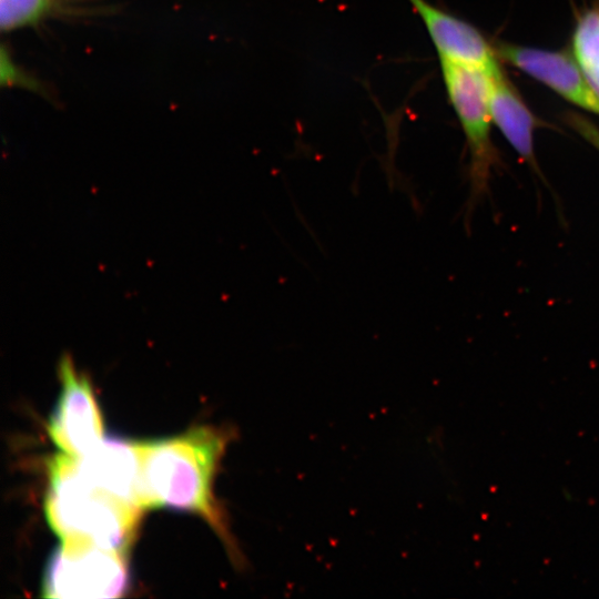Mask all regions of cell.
<instances>
[{
	"instance_id": "1",
	"label": "cell",
	"mask_w": 599,
	"mask_h": 599,
	"mask_svg": "<svg viewBox=\"0 0 599 599\" xmlns=\"http://www.w3.org/2000/svg\"><path fill=\"white\" fill-rule=\"evenodd\" d=\"M229 436L196 427L154 440H138L143 509L166 508L203 517L227 538L213 494L214 477Z\"/></svg>"
},
{
	"instance_id": "2",
	"label": "cell",
	"mask_w": 599,
	"mask_h": 599,
	"mask_svg": "<svg viewBox=\"0 0 599 599\" xmlns=\"http://www.w3.org/2000/svg\"><path fill=\"white\" fill-rule=\"evenodd\" d=\"M142 510L85 476L74 457L61 453L51 459L44 514L61 540H88L126 551Z\"/></svg>"
},
{
	"instance_id": "3",
	"label": "cell",
	"mask_w": 599,
	"mask_h": 599,
	"mask_svg": "<svg viewBox=\"0 0 599 599\" xmlns=\"http://www.w3.org/2000/svg\"><path fill=\"white\" fill-rule=\"evenodd\" d=\"M444 85L460 122L469 151L467 211L487 192L497 158L490 140L489 71L480 67L439 59Z\"/></svg>"
},
{
	"instance_id": "4",
	"label": "cell",
	"mask_w": 599,
	"mask_h": 599,
	"mask_svg": "<svg viewBox=\"0 0 599 599\" xmlns=\"http://www.w3.org/2000/svg\"><path fill=\"white\" fill-rule=\"evenodd\" d=\"M125 552L88 540H61L45 566L42 595L60 599L121 597L129 582Z\"/></svg>"
},
{
	"instance_id": "5",
	"label": "cell",
	"mask_w": 599,
	"mask_h": 599,
	"mask_svg": "<svg viewBox=\"0 0 599 599\" xmlns=\"http://www.w3.org/2000/svg\"><path fill=\"white\" fill-rule=\"evenodd\" d=\"M59 376L61 392L48 432L62 454L80 457L104 439L102 414L89 378L68 355L60 361Z\"/></svg>"
},
{
	"instance_id": "6",
	"label": "cell",
	"mask_w": 599,
	"mask_h": 599,
	"mask_svg": "<svg viewBox=\"0 0 599 599\" xmlns=\"http://www.w3.org/2000/svg\"><path fill=\"white\" fill-rule=\"evenodd\" d=\"M496 53L571 103L599 114V98L569 54L508 43H500Z\"/></svg>"
},
{
	"instance_id": "7",
	"label": "cell",
	"mask_w": 599,
	"mask_h": 599,
	"mask_svg": "<svg viewBox=\"0 0 599 599\" xmlns=\"http://www.w3.org/2000/svg\"><path fill=\"white\" fill-rule=\"evenodd\" d=\"M434 43L439 59L468 63L494 72L497 53L471 24L427 0H408Z\"/></svg>"
},
{
	"instance_id": "8",
	"label": "cell",
	"mask_w": 599,
	"mask_h": 599,
	"mask_svg": "<svg viewBox=\"0 0 599 599\" xmlns=\"http://www.w3.org/2000/svg\"><path fill=\"white\" fill-rule=\"evenodd\" d=\"M493 121L519 156L537 170L534 151L536 120L501 69L489 72Z\"/></svg>"
},
{
	"instance_id": "9",
	"label": "cell",
	"mask_w": 599,
	"mask_h": 599,
	"mask_svg": "<svg viewBox=\"0 0 599 599\" xmlns=\"http://www.w3.org/2000/svg\"><path fill=\"white\" fill-rule=\"evenodd\" d=\"M91 0H0V29L3 33L38 27L50 19H83L100 16L108 8Z\"/></svg>"
},
{
	"instance_id": "10",
	"label": "cell",
	"mask_w": 599,
	"mask_h": 599,
	"mask_svg": "<svg viewBox=\"0 0 599 599\" xmlns=\"http://www.w3.org/2000/svg\"><path fill=\"white\" fill-rule=\"evenodd\" d=\"M573 53L586 80L599 98V10L579 19L572 39Z\"/></svg>"
},
{
	"instance_id": "11",
	"label": "cell",
	"mask_w": 599,
	"mask_h": 599,
	"mask_svg": "<svg viewBox=\"0 0 599 599\" xmlns=\"http://www.w3.org/2000/svg\"><path fill=\"white\" fill-rule=\"evenodd\" d=\"M0 84L7 88H22L45 99H50L52 94L43 82L13 60L10 50L3 44L0 54Z\"/></svg>"
}]
</instances>
